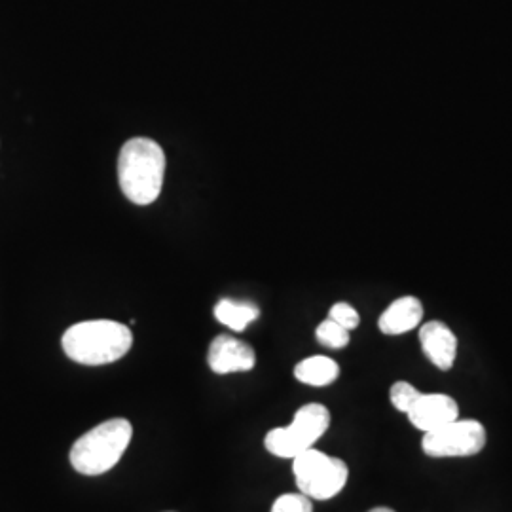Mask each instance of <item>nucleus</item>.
Here are the masks:
<instances>
[{
  "mask_svg": "<svg viewBox=\"0 0 512 512\" xmlns=\"http://www.w3.org/2000/svg\"><path fill=\"white\" fill-rule=\"evenodd\" d=\"M164 148L147 137H135L120 150L118 183L129 202L150 205L164 186Z\"/></svg>",
  "mask_w": 512,
  "mask_h": 512,
  "instance_id": "nucleus-1",
  "label": "nucleus"
},
{
  "mask_svg": "<svg viewBox=\"0 0 512 512\" xmlns=\"http://www.w3.org/2000/svg\"><path fill=\"white\" fill-rule=\"evenodd\" d=\"M61 346L65 355L78 365H110L131 349L133 334L126 325L109 319L84 321L65 330Z\"/></svg>",
  "mask_w": 512,
  "mask_h": 512,
  "instance_id": "nucleus-2",
  "label": "nucleus"
},
{
  "mask_svg": "<svg viewBox=\"0 0 512 512\" xmlns=\"http://www.w3.org/2000/svg\"><path fill=\"white\" fill-rule=\"evenodd\" d=\"M133 427L124 418L103 421L76 440L71 448V463L80 475L99 476L109 473L128 450Z\"/></svg>",
  "mask_w": 512,
  "mask_h": 512,
  "instance_id": "nucleus-3",
  "label": "nucleus"
},
{
  "mask_svg": "<svg viewBox=\"0 0 512 512\" xmlns=\"http://www.w3.org/2000/svg\"><path fill=\"white\" fill-rule=\"evenodd\" d=\"M330 427V412L327 406L319 403L304 404L296 414L289 427L272 429L264 446L277 458L294 459L302 452L313 448Z\"/></svg>",
  "mask_w": 512,
  "mask_h": 512,
  "instance_id": "nucleus-4",
  "label": "nucleus"
},
{
  "mask_svg": "<svg viewBox=\"0 0 512 512\" xmlns=\"http://www.w3.org/2000/svg\"><path fill=\"white\" fill-rule=\"evenodd\" d=\"M293 473L300 494L327 501L340 494L348 484V465L338 458L310 448L293 459Z\"/></svg>",
  "mask_w": 512,
  "mask_h": 512,
  "instance_id": "nucleus-5",
  "label": "nucleus"
},
{
  "mask_svg": "<svg viewBox=\"0 0 512 512\" xmlns=\"http://www.w3.org/2000/svg\"><path fill=\"white\" fill-rule=\"evenodd\" d=\"M486 446V429L480 421L456 420L425 433L421 448L431 458H469Z\"/></svg>",
  "mask_w": 512,
  "mask_h": 512,
  "instance_id": "nucleus-6",
  "label": "nucleus"
},
{
  "mask_svg": "<svg viewBox=\"0 0 512 512\" xmlns=\"http://www.w3.org/2000/svg\"><path fill=\"white\" fill-rule=\"evenodd\" d=\"M207 361L215 374L249 372L256 365L255 349L234 336L220 334L211 342Z\"/></svg>",
  "mask_w": 512,
  "mask_h": 512,
  "instance_id": "nucleus-7",
  "label": "nucleus"
},
{
  "mask_svg": "<svg viewBox=\"0 0 512 512\" xmlns=\"http://www.w3.org/2000/svg\"><path fill=\"white\" fill-rule=\"evenodd\" d=\"M412 425L423 433L437 431L440 427L452 423L459 418V406L452 397L448 395H423L421 393L418 403L412 406V410L406 414Z\"/></svg>",
  "mask_w": 512,
  "mask_h": 512,
  "instance_id": "nucleus-8",
  "label": "nucleus"
},
{
  "mask_svg": "<svg viewBox=\"0 0 512 512\" xmlns=\"http://www.w3.org/2000/svg\"><path fill=\"white\" fill-rule=\"evenodd\" d=\"M420 344L427 359L440 370H450L458 357V338L442 321H429L420 329Z\"/></svg>",
  "mask_w": 512,
  "mask_h": 512,
  "instance_id": "nucleus-9",
  "label": "nucleus"
},
{
  "mask_svg": "<svg viewBox=\"0 0 512 512\" xmlns=\"http://www.w3.org/2000/svg\"><path fill=\"white\" fill-rule=\"evenodd\" d=\"M423 306L416 296H403L395 300L380 317V330L387 336H399L420 327Z\"/></svg>",
  "mask_w": 512,
  "mask_h": 512,
  "instance_id": "nucleus-10",
  "label": "nucleus"
},
{
  "mask_svg": "<svg viewBox=\"0 0 512 512\" xmlns=\"http://www.w3.org/2000/svg\"><path fill=\"white\" fill-rule=\"evenodd\" d=\"M294 376L298 382L311 387H325L334 384L340 376V366L336 361L325 355L308 357L294 368Z\"/></svg>",
  "mask_w": 512,
  "mask_h": 512,
  "instance_id": "nucleus-11",
  "label": "nucleus"
},
{
  "mask_svg": "<svg viewBox=\"0 0 512 512\" xmlns=\"http://www.w3.org/2000/svg\"><path fill=\"white\" fill-rule=\"evenodd\" d=\"M258 315H260V310L253 302H236V300L224 298L215 306L217 321L236 332H243L247 329V325L256 321Z\"/></svg>",
  "mask_w": 512,
  "mask_h": 512,
  "instance_id": "nucleus-12",
  "label": "nucleus"
},
{
  "mask_svg": "<svg viewBox=\"0 0 512 512\" xmlns=\"http://www.w3.org/2000/svg\"><path fill=\"white\" fill-rule=\"evenodd\" d=\"M315 336L327 348L342 349L346 348L349 344V330L344 329L338 323H334L332 319L323 321L315 330Z\"/></svg>",
  "mask_w": 512,
  "mask_h": 512,
  "instance_id": "nucleus-13",
  "label": "nucleus"
},
{
  "mask_svg": "<svg viewBox=\"0 0 512 512\" xmlns=\"http://www.w3.org/2000/svg\"><path fill=\"white\" fill-rule=\"evenodd\" d=\"M420 397L421 391H418L414 385L408 384V382H397L389 389L391 403L403 414H408L412 410V406L418 403Z\"/></svg>",
  "mask_w": 512,
  "mask_h": 512,
  "instance_id": "nucleus-14",
  "label": "nucleus"
},
{
  "mask_svg": "<svg viewBox=\"0 0 512 512\" xmlns=\"http://www.w3.org/2000/svg\"><path fill=\"white\" fill-rule=\"evenodd\" d=\"M272 512H313V505L304 494H285L275 499Z\"/></svg>",
  "mask_w": 512,
  "mask_h": 512,
  "instance_id": "nucleus-15",
  "label": "nucleus"
},
{
  "mask_svg": "<svg viewBox=\"0 0 512 512\" xmlns=\"http://www.w3.org/2000/svg\"><path fill=\"white\" fill-rule=\"evenodd\" d=\"M329 319H332L334 323L342 325L344 329L353 330L359 327L361 323V317L357 310L353 306H349L348 302H338L334 304L329 311Z\"/></svg>",
  "mask_w": 512,
  "mask_h": 512,
  "instance_id": "nucleus-16",
  "label": "nucleus"
},
{
  "mask_svg": "<svg viewBox=\"0 0 512 512\" xmlns=\"http://www.w3.org/2000/svg\"><path fill=\"white\" fill-rule=\"evenodd\" d=\"M368 512H395L393 509H387V507H378V509H372V511Z\"/></svg>",
  "mask_w": 512,
  "mask_h": 512,
  "instance_id": "nucleus-17",
  "label": "nucleus"
}]
</instances>
